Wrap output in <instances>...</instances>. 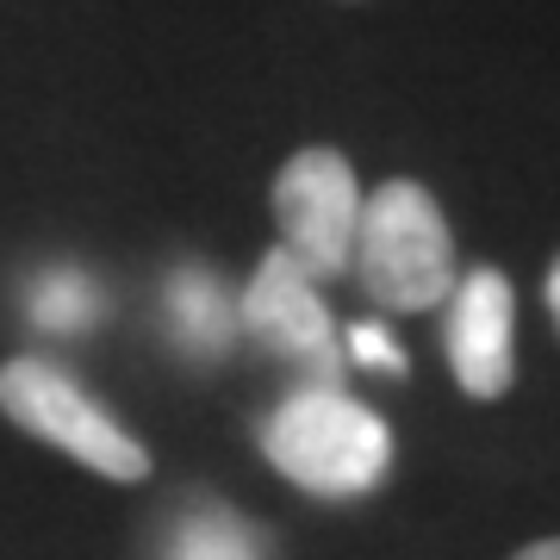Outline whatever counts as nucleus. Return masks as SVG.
Returning <instances> with one entry per match:
<instances>
[{"mask_svg":"<svg viewBox=\"0 0 560 560\" xmlns=\"http://www.w3.org/2000/svg\"><path fill=\"white\" fill-rule=\"evenodd\" d=\"M261 455L300 492L361 499L393 467V430L381 423V411H368L337 386H305L293 399H280L275 418L261 423Z\"/></svg>","mask_w":560,"mask_h":560,"instance_id":"1","label":"nucleus"},{"mask_svg":"<svg viewBox=\"0 0 560 560\" xmlns=\"http://www.w3.org/2000/svg\"><path fill=\"white\" fill-rule=\"evenodd\" d=\"M355 275L386 312H430L455 287V237L430 187L386 180L374 200H361L355 224Z\"/></svg>","mask_w":560,"mask_h":560,"instance_id":"2","label":"nucleus"},{"mask_svg":"<svg viewBox=\"0 0 560 560\" xmlns=\"http://www.w3.org/2000/svg\"><path fill=\"white\" fill-rule=\"evenodd\" d=\"M0 411L20 423L25 436L50 442L81 467H94L106 480H150V448L125 423H113L101 405L88 399L57 361L44 355H13L0 368Z\"/></svg>","mask_w":560,"mask_h":560,"instance_id":"3","label":"nucleus"},{"mask_svg":"<svg viewBox=\"0 0 560 560\" xmlns=\"http://www.w3.org/2000/svg\"><path fill=\"white\" fill-rule=\"evenodd\" d=\"M275 224L280 249L300 261V275L337 280L349 275L361 224V180L342 150H300L275 175Z\"/></svg>","mask_w":560,"mask_h":560,"instance_id":"4","label":"nucleus"},{"mask_svg":"<svg viewBox=\"0 0 560 560\" xmlns=\"http://www.w3.org/2000/svg\"><path fill=\"white\" fill-rule=\"evenodd\" d=\"M237 318L249 324L256 342H268L275 355L300 361V368L330 374L342 361V349H337L342 337L318 300V280L300 275V261L287 256V249H268L261 256V268L249 275V287H243V300H237Z\"/></svg>","mask_w":560,"mask_h":560,"instance_id":"5","label":"nucleus"},{"mask_svg":"<svg viewBox=\"0 0 560 560\" xmlns=\"http://www.w3.org/2000/svg\"><path fill=\"white\" fill-rule=\"evenodd\" d=\"M455 300H448V368H455V381L467 399H504L511 393V374H517V361H511V318H517V305H511V280L499 268H474V275H460L448 287Z\"/></svg>","mask_w":560,"mask_h":560,"instance_id":"6","label":"nucleus"},{"mask_svg":"<svg viewBox=\"0 0 560 560\" xmlns=\"http://www.w3.org/2000/svg\"><path fill=\"white\" fill-rule=\"evenodd\" d=\"M168 560H261V548H256L249 523H237L219 504H200V511L180 517L175 541H168Z\"/></svg>","mask_w":560,"mask_h":560,"instance_id":"7","label":"nucleus"},{"mask_svg":"<svg viewBox=\"0 0 560 560\" xmlns=\"http://www.w3.org/2000/svg\"><path fill=\"white\" fill-rule=\"evenodd\" d=\"M168 318H175L180 342H194V349H219L224 330H231L224 293L206 268H180V275L168 280Z\"/></svg>","mask_w":560,"mask_h":560,"instance_id":"8","label":"nucleus"},{"mask_svg":"<svg viewBox=\"0 0 560 560\" xmlns=\"http://www.w3.org/2000/svg\"><path fill=\"white\" fill-rule=\"evenodd\" d=\"M32 312H38V324H50V330H75V324H88L101 312V293L81 275H50L44 293L32 300Z\"/></svg>","mask_w":560,"mask_h":560,"instance_id":"9","label":"nucleus"},{"mask_svg":"<svg viewBox=\"0 0 560 560\" xmlns=\"http://www.w3.org/2000/svg\"><path fill=\"white\" fill-rule=\"evenodd\" d=\"M349 361H361V368H381V374H405V349L393 337H386L381 324H355L349 330Z\"/></svg>","mask_w":560,"mask_h":560,"instance_id":"10","label":"nucleus"},{"mask_svg":"<svg viewBox=\"0 0 560 560\" xmlns=\"http://www.w3.org/2000/svg\"><path fill=\"white\" fill-rule=\"evenodd\" d=\"M511 560H560V536H541V541H529V548H517Z\"/></svg>","mask_w":560,"mask_h":560,"instance_id":"11","label":"nucleus"},{"mask_svg":"<svg viewBox=\"0 0 560 560\" xmlns=\"http://www.w3.org/2000/svg\"><path fill=\"white\" fill-rule=\"evenodd\" d=\"M541 293H548V312H555V324H560V261L548 268V287H541Z\"/></svg>","mask_w":560,"mask_h":560,"instance_id":"12","label":"nucleus"}]
</instances>
